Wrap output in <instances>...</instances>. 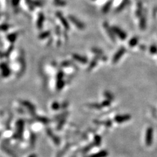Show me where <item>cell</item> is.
<instances>
[{
  "label": "cell",
  "instance_id": "ac0fdd59",
  "mask_svg": "<svg viewBox=\"0 0 157 157\" xmlns=\"http://www.w3.org/2000/svg\"><path fill=\"white\" fill-rule=\"evenodd\" d=\"M88 106L91 108H94V109H101L102 107L101 104H98V103H92V104H89Z\"/></svg>",
  "mask_w": 157,
  "mask_h": 157
},
{
  "label": "cell",
  "instance_id": "e0dca14e",
  "mask_svg": "<svg viewBox=\"0 0 157 157\" xmlns=\"http://www.w3.org/2000/svg\"><path fill=\"white\" fill-rule=\"evenodd\" d=\"M111 5V2H108V3H106L105 5L103 7V12L105 13H108L109 11V10L110 9Z\"/></svg>",
  "mask_w": 157,
  "mask_h": 157
},
{
  "label": "cell",
  "instance_id": "3957f363",
  "mask_svg": "<svg viewBox=\"0 0 157 157\" xmlns=\"http://www.w3.org/2000/svg\"><path fill=\"white\" fill-rule=\"evenodd\" d=\"M145 143L146 145L150 146L153 143V129L149 128L146 132V138H145Z\"/></svg>",
  "mask_w": 157,
  "mask_h": 157
},
{
  "label": "cell",
  "instance_id": "5bb4252c",
  "mask_svg": "<svg viewBox=\"0 0 157 157\" xmlns=\"http://www.w3.org/2000/svg\"><path fill=\"white\" fill-rule=\"evenodd\" d=\"M101 141H102V139L100 138V136H99V135H95L94 137V144L96 146H99L101 145Z\"/></svg>",
  "mask_w": 157,
  "mask_h": 157
},
{
  "label": "cell",
  "instance_id": "603a6c76",
  "mask_svg": "<svg viewBox=\"0 0 157 157\" xmlns=\"http://www.w3.org/2000/svg\"><path fill=\"white\" fill-rule=\"evenodd\" d=\"M104 96L107 98H108V100H110V99L111 100V99H113V96L111 95V94H110L109 92H106L105 94H104Z\"/></svg>",
  "mask_w": 157,
  "mask_h": 157
},
{
  "label": "cell",
  "instance_id": "2e32d148",
  "mask_svg": "<svg viewBox=\"0 0 157 157\" xmlns=\"http://www.w3.org/2000/svg\"><path fill=\"white\" fill-rule=\"evenodd\" d=\"M3 150L6 153H7V154L10 156H11L12 157H16V156L15 155V154H14V153L11 151H10L9 149H7V147H5V146H3Z\"/></svg>",
  "mask_w": 157,
  "mask_h": 157
},
{
  "label": "cell",
  "instance_id": "d6986e66",
  "mask_svg": "<svg viewBox=\"0 0 157 157\" xmlns=\"http://www.w3.org/2000/svg\"><path fill=\"white\" fill-rule=\"evenodd\" d=\"M50 35V32L49 31H45V32H43L40 35H39V38L40 39H45L47 37H48L49 35Z\"/></svg>",
  "mask_w": 157,
  "mask_h": 157
},
{
  "label": "cell",
  "instance_id": "7402d4cb",
  "mask_svg": "<svg viewBox=\"0 0 157 157\" xmlns=\"http://www.w3.org/2000/svg\"><path fill=\"white\" fill-rule=\"evenodd\" d=\"M52 108L55 110H57L60 108V104L57 102H54L52 104Z\"/></svg>",
  "mask_w": 157,
  "mask_h": 157
},
{
  "label": "cell",
  "instance_id": "4316f807",
  "mask_svg": "<svg viewBox=\"0 0 157 157\" xmlns=\"http://www.w3.org/2000/svg\"><path fill=\"white\" fill-rule=\"evenodd\" d=\"M20 2V0H12V3L14 6H17Z\"/></svg>",
  "mask_w": 157,
  "mask_h": 157
},
{
  "label": "cell",
  "instance_id": "6da1fadb",
  "mask_svg": "<svg viewBox=\"0 0 157 157\" xmlns=\"http://www.w3.org/2000/svg\"><path fill=\"white\" fill-rule=\"evenodd\" d=\"M112 30L114 34H115L118 37H119L120 39L124 40L126 38V34L124 32L123 30L120 29L117 26H114L112 28Z\"/></svg>",
  "mask_w": 157,
  "mask_h": 157
},
{
  "label": "cell",
  "instance_id": "8fae6325",
  "mask_svg": "<svg viewBox=\"0 0 157 157\" xmlns=\"http://www.w3.org/2000/svg\"><path fill=\"white\" fill-rule=\"evenodd\" d=\"M47 133L49 135V136L51 137V138L53 140V141H54V143L56 145H59L60 144V139L57 136H56V135L54 134H53L51 130H47Z\"/></svg>",
  "mask_w": 157,
  "mask_h": 157
},
{
  "label": "cell",
  "instance_id": "30bf717a",
  "mask_svg": "<svg viewBox=\"0 0 157 157\" xmlns=\"http://www.w3.org/2000/svg\"><path fill=\"white\" fill-rule=\"evenodd\" d=\"M103 27H104L105 29L106 30L107 32H108V34L109 35V37L112 39V40L114 41H115V37H114V33L112 30V29H110V28L109 27L108 24L107 22H105L103 24Z\"/></svg>",
  "mask_w": 157,
  "mask_h": 157
},
{
  "label": "cell",
  "instance_id": "f1b7e54d",
  "mask_svg": "<svg viewBox=\"0 0 157 157\" xmlns=\"http://www.w3.org/2000/svg\"><path fill=\"white\" fill-rule=\"evenodd\" d=\"M28 157H37V156L35 155V154H31Z\"/></svg>",
  "mask_w": 157,
  "mask_h": 157
},
{
  "label": "cell",
  "instance_id": "7a4b0ae2",
  "mask_svg": "<svg viewBox=\"0 0 157 157\" xmlns=\"http://www.w3.org/2000/svg\"><path fill=\"white\" fill-rule=\"evenodd\" d=\"M69 19L71 22L76 25V27L78 28V29L83 30L84 28V24L83 22H81L80 20H78L76 17H75L73 16H70Z\"/></svg>",
  "mask_w": 157,
  "mask_h": 157
},
{
  "label": "cell",
  "instance_id": "7c38bea8",
  "mask_svg": "<svg viewBox=\"0 0 157 157\" xmlns=\"http://www.w3.org/2000/svg\"><path fill=\"white\" fill-rule=\"evenodd\" d=\"M43 21H44V16L43 14H40L39 16V18L37 19V26L38 27V28H42L43 26Z\"/></svg>",
  "mask_w": 157,
  "mask_h": 157
},
{
  "label": "cell",
  "instance_id": "9a60e30c",
  "mask_svg": "<svg viewBox=\"0 0 157 157\" xmlns=\"http://www.w3.org/2000/svg\"><path fill=\"white\" fill-rule=\"evenodd\" d=\"M35 141H36V137H35V135L34 134H31L30 144H31V146H32V147H34V145L35 144Z\"/></svg>",
  "mask_w": 157,
  "mask_h": 157
},
{
  "label": "cell",
  "instance_id": "5b68a950",
  "mask_svg": "<svg viewBox=\"0 0 157 157\" xmlns=\"http://www.w3.org/2000/svg\"><path fill=\"white\" fill-rule=\"evenodd\" d=\"M23 128L24 123L22 121H19L17 123V132L15 136L16 139H19L20 138V137H22V134L23 133Z\"/></svg>",
  "mask_w": 157,
  "mask_h": 157
},
{
  "label": "cell",
  "instance_id": "8992f818",
  "mask_svg": "<svg viewBox=\"0 0 157 157\" xmlns=\"http://www.w3.org/2000/svg\"><path fill=\"white\" fill-rule=\"evenodd\" d=\"M56 16H57V17L58 18L59 20H60V22H61V23L63 24L64 28H65L66 30H69V28H70L69 24H68V22H67V20H66L65 18H64L62 16V14L60 13V12H58V13H56Z\"/></svg>",
  "mask_w": 157,
  "mask_h": 157
},
{
  "label": "cell",
  "instance_id": "ba28073f",
  "mask_svg": "<svg viewBox=\"0 0 157 157\" xmlns=\"http://www.w3.org/2000/svg\"><path fill=\"white\" fill-rule=\"evenodd\" d=\"M108 156V152L105 151V150H102V151H99L97 153H94V154H92L85 157H107Z\"/></svg>",
  "mask_w": 157,
  "mask_h": 157
},
{
  "label": "cell",
  "instance_id": "484cf974",
  "mask_svg": "<svg viewBox=\"0 0 157 157\" xmlns=\"http://www.w3.org/2000/svg\"><path fill=\"white\" fill-rule=\"evenodd\" d=\"M65 119H64L63 120H60V124H58V126L57 127V128H58V129H60V128H61V127L62 126L63 124H64V123H65Z\"/></svg>",
  "mask_w": 157,
  "mask_h": 157
},
{
  "label": "cell",
  "instance_id": "83f0119b",
  "mask_svg": "<svg viewBox=\"0 0 157 157\" xmlns=\"http://www.w3.org/2000/svg\"><path fill=\"white\" fill-rule=\"evenodd\" d=\"M56 3H57L58 5H64V4H65V3H64V1H61V0H55Z\"/></svg>",
  "mask_w": 157,
  "mask_h": 157
},
{
  "label": "cell",
  "instance_id": "f546056e",
  "mask_svg": "<svg viewBox=\"0 0 157 157\" xmlns=\"http://www.w3.org/2000/svg\"><path fill=\"white\" fill-rule=\"evenodd\" d=\"M0 135H1V134H0Z\"/></svg>",
  "mask_w": 157,
  "mask_h": 157
},
{
  "label": "cell",
  "instance_id": "277c9868",
  "mask_svg": "<svg viewBox=\"0 0 157 157\" xmlns=\"http://www.w3.org/2000/svg\"><path fill=\"white\" fill-rule=\"evenodd\" d=\"M124 52H125V49L123 48V47L120 49L119 51L117 52L116 54L114 55L113 58V64H116L118 61H119V60H120V58L124 54Z\"/></svg>",
  "mask_w": 157,
  "mask_h": 157
},
{
  "label": "cell",
  "instance_id": "d4e9b609",
  "mask_svg": "<svg viewBox=\"0 0 157 157\" xmlns=\"http://www.w3.org/2000/svg\"><path fill=\"white\" fill-rule=\"evenodd\" d=\"M92 51H93L95 53H96V54H98V55H101L102 52L100 51V50L98 49H92Z\"/></svg>",
  "mask_w": 157,
  "mask_h": 157
},
{
  "label": "cell",
  "instance_id": "44dd1931",
  "mask_svg": "<svg viewBox=\"0 0 157 157\" xmlns=\"http://www.w3.org/2000/svg\"><path fill=\"white\" fill-rule=\"evenodd\" d=\"M96 64H97V60H96V59H94V60H92V61L91 62L90 65L89 66V67H88V70H92V69L93 68V67L96 65Z\"/></svg>",
  "mask_w": 157,
  "mask_h": 157
},
{
  "label": "cell",
  "instance_id": "52a82bcc",
  "mask_svg": "<svg viewBox=\"0 0 157 157\" xmlns=\"http://www.w3.org/2000/svg\"><path fill=\"white\" fill-rule=\"evenodd\" d=\"M130 116L128 115H117L115 117V120L117 123H123L124 122L128 121L130 119Z\"/></svg>",
  "mask_w": 157,
  "mask_h": 157
},
{
  "label": "cell",
  "instance_id": "ffe728a7",
  "mask_svg": "<svg viewBox=\"0 0 157 157\" xmlns=\"http://www.w3.org/2000/svg\"><path fill=\"white\" fill-rule=\"evenodd\" d=\"M137 43H138V38L134 37V38H133V39H132L130 41L129 45H130V46H132V47H133V46H135V45L137 44Z\"/></svg>",
  "mask_w": 157,
  "mask_h": 157
},
{
  "label": "cell",
  "instance_id": "9c48e42d",
  "mask_svg": "<svg viewBox=\"0 0 157 157\" xmlns=\"http://www.w3.org/2000/svg\"><path fill=\"white\" fill-rule=\"evenodd\" d=\"M72 56H73V59H75L76 60H77V61L79 62L82 64H86L87 62V59L86 58V57L82 56H80L77 54H73Z\"/></svg>",
  "mask_w": 157,
  "mask_h": 157
},
{
  "label": "cell",
  "instance_id": "cb8c5ba5",
  "mask_svg": "<svg viewBox=\"0 0 157 157\" xmlns=\"http://www.w3.org/2000/svg\"><path fill=\"white\" fill-rule=\"evenodd\" d=\"M110 100H105V101H103L102 103H101V105L102 107H105V106H108L110 105Z\"/></svg>",
  "mask_w": 157,
  "mask_h": 157
},
{
  "label": "cell",
  "instance_id": "4fadbf2b",
  "mask_svg": "<svg viewBox=\"0 0 157 157\" xmlns=\"http://www.w3.org/2000/svg\"><path fill=\"white\" fill-rule=\"evenodd\" d=\"M22 103L25 107H27L28 109H29L30 111H32V112H34V111H35L34 106L32 105V104H31L30 102L24 101V102H22Z\"/></svg>",
  "mask_w": 157,
  "mask_h": 157
}]
</instances>
